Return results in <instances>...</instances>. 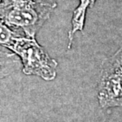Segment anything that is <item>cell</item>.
Segmentation results:
<instances>
[{
	"label": "cell",
	"mask_w": 122,
	"mask_h": 122,
	"mask_svg": "<svg viewBox=\"0 0 122 122\" xmlns=\"http://www.w3.org/2000/svg\"><path fill=\"white\" fill-rule=\"evenodd\" d=\"M56 6L57 0H2L0 18L12 30L20 29L35 38Z\"/></svg>",
	"instance_id": "1"
},
{
	"label": "cell",
	"mask_w": 122,
	"mask_h": 122,
	"mask_svg": "<svg viewBox=\"0 0 122 122\" xmlns=\"http://www.w3.org/2000/svg\"><path fill=\"white\" fill-rule=\"evenodd\" d=\"M18 36H21L15 30L10 28L0 18V45L6 47L10 45L14 39Z\"/></svg>",
	"instance_id": "6"
},
{
	"label": "cell",
	"mask_w": 122,
	"mask_h": 122,
	"mask_svg": "<svg viewBox=\"0 0 122 122\" xmlns=\"http://www.w3.org/2000/svg\"><path fill=\"white\" fill-rule=\"evenodd\" d=\"M21 60L14 53L0 51V79H3L21 67Z\"/></svg>",
	"instance_id": "5"
},
{
	"label": "cell",
	"mask_w": 122,
	"mask_h": 122,
	"mask_svg": "<svg viewBox=\"0 0 122 122\" xmlns=\"http://www.w3.org/2000/svg\"><path fill=\"white\" fill-rule=\"evenodd\" d=\"M97 98L102 108L122 106V47L102 63Z\"/></svg>",
	"instance_id": "3"
},
{
	"label": "cell",
	"mask_w": 122,
	"mask_h": 122,
	"mask_svg": "<svg viewBox=\"0 0 122 122\" xmlns=\"http://www.w3.org/2000/svg\"><path fill=\"white\" fill-rule=\"evenodd\" d=\"M2 0H0V3H1V2H2Z\"/></svg>",
	"instance_id": "7"
},
{
	"label": "cell",
	"mask_w": 122,
	"mask_h": 122,
	"mask_svg": "<svg viewBox=\"0 0 122 122\" xmlns=\"http://www.w3.org/2000/svg\"><path fill=\"white\" fill-rule=\"evenodd\" d=\"M6 48L20 58L25 75H37L47 81L56 78L57 62L48 56L35 38L18 36Z\"/></svg>",
	"instance_id": "2"
},
{
	"label": "cell",
	"mask_w": 122,
	"mask_h": 122,
	"mask_svg": "<svg viewBox=\"0 0 122 122\" xmlns=\"http://www.w3.org/2000/svg\"><path fill=\"white\" fill-rule=\"evenodd\" d=\"M96 0H80V5L75 10L72 17V29L69 32V44H68V48H71V45L73 36L76 31H83L85 18H86V10L89 7L94 6Z\"/></svg>",
	"instance_id": "4"
}]
</instances>
